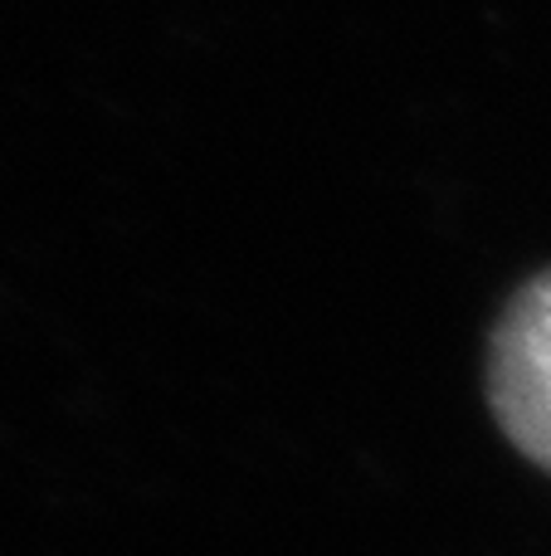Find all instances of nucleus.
<instances>
[{"label":"nucleus","instance_id":"1","mask_svg":"<svg viewBox=\"0 0 551 556\" xmlns=\"http://www.w3.org/2000/svg\"><path fill=\"white\" fill-rule=\"evenodd\" d=\"M488 391L508 440L551 469V274L508 303L494 337Z\"/></svg>","mask_w":551,"mask_h":556}]
</instances>
